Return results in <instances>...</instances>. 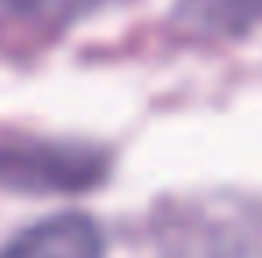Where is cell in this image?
<instances>
[{"label":"cell","instance_id":"cell-2","mask_svg":"<svg viewBox=\"0 0 262 258\" xmlns=\"http://www.w3.org/2000/svg\"><path fill=\"white\" fill-rule=\"evenodd\" d=\"M0 258H103V233L82 213L50 216L4 244Z\"/></svg>","mask_w":262,"mask_h":258},{"label":"cell","instance_id":"cell-3","mask_svg":"<svg viewBox=\"0 0 262 258\" xmlns=\"http://www.w3.org/2000/svg\"><path fill=\"white\" fill-rule=\"evenodd\" d=\"M181 21L202 36H230L262 21V0H181Z\"/></svg>","mask_w":262,"mask_h":258},{"label":"cell","instance_id":"cell-4","mask_svg":"<svg viewBox=\"0 0 262 258\" xmlns=\"http://www.w3.org/2000/svg\"><path fill=\"white\" fill-rule=\"evenodd\" d=\"M0 4H7L11 11H18V14H57V11H64V7H71L75 0H0Z\"/></svg>","mask_w":262,"mask_h":258},{"label":"cell","instance_id":"cell-1","mask_svg":"<svg viewBox=\"0 0 262 258\" xmlns=\"http://www.w3.org/2000/svg\"><path fill=\"white\" fill-rule=\"evenodd\" d=\"M110 170L106 156L78 142H0V187L21 195L89 191Z\"/></svg>","mask_w":262,"mask_h":258}]
</instances>
